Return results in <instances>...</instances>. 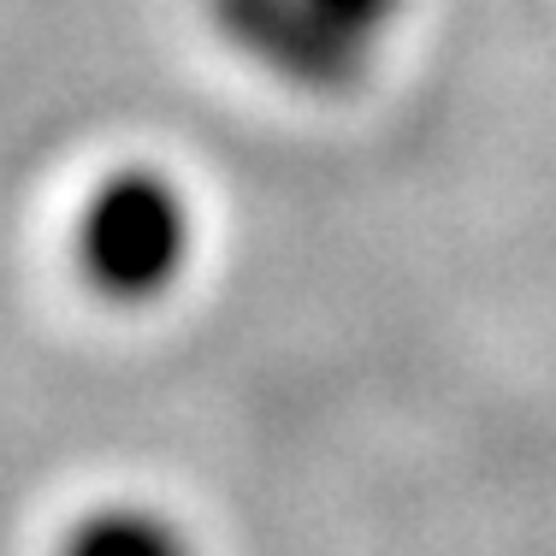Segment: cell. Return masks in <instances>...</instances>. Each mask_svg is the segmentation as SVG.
<instances>
[{"label": "cell", "instance_id": "cell-1", "mask_svg": "<svg viewBox=\"0 0 556 556\" xmlns=\"http://www.w3.org/2000/svg\"><path fill=\"white\" fill-rule=\"evenodd\" d=\"M190 261V207L154 172H125L77 219V273L108 302L161 296Z\"/></svg>", "mask_w": 556, "mask_h": 556}, {"label": "cell", "instance_id": "cell-2", "mask_svg": "<svg viewBox=\"0 0 556 556\" xmlns=\"http://www.w3.org/2000/svg\"><path fill=\"white\" fill-rule=\"evenodd\" d=\"M219 24L249 48L255 60L278 65L296 84H343L355 72V48H343L320 24V12L308 0H214Z\"/></svg>", "mask_w": 556, "mask_h": 556}, {"label": "cell", "instance_id": "cell-3", "mask_svg": "<svg viewBox=\"0 0 556 556\" xmlns=\"http://www.w3.org/2000/svg\"><path fill=\"white\" fill-rule=\"evenodd\" d=\"M60 556H195L190 533L154 509H96L65 527Z\"/></svg>", "mask_w": 556, "mask_h": 556}, {"label": "cell", "instance_id": "cell-4", "mask_svg": "<svg viewBox=\"0 0 556 556\" xmlns=\"http://www.w3.org/2000/svg\"><path fill=\"white\" fill-rule=\"evenodd\" d=\"M308 7L320 12V24L338 36L343 48H355V54H362L367 36H374L379 24L396 12V0H308Z\"/></svg>", "mask_w": 556, "mask_h": 556}]
</instances>
